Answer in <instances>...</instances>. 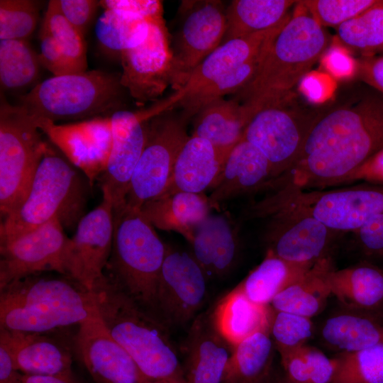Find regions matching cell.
<instances>
[{"label":"cell","instance_id":"cell-3","mask_svg":"<svg viewBox=\"0 0 383 383\" xmlns=\"http://www.w3.org/2000/svg\"><path fill=\"white\" fill-rule=\"evenodd\" d=\"M92 292L111 335L148 379L187 383L167 326L157 316L106 275Z\"/></svg>","mask_w":383,"mask_h":383},{"label":"cell","instance_id":"cell-41","mask_svg":"<svg viewBox=\"0 0 383 383\" xmlns=\"http://www.w3.org/2000/svg\"><path fill=\"white\" fill-rule=\"evenodd\" d=\"M39 2L33 0L0 1V40H27L40 16Z\"/></svg>","mask_w":383,"mask_h":383},{"label":"cell","instance_id":"cell-11","mask_svg":"<svg viewBox=\"0 0 383 383\" xmlns=\"http://www.w3.org/2000/svg\"><path fill=\"white\" fill-rule=\"evenodd\" d=\"M162 100L138 111L119 110L111 116L112 148L98 182L113 210L125 205L135 167L143 150L151 118L165 111Z\"/></svg>","mask_w":383,"mask_h":383},{"label":"cell","instance_id":"cell-8","mask_svg":"<svg viewBox=\"0 0 383 383\" xmlns=\"http://www.w3.org/2000/svg\"><path fill=\"white\" fill-rule=\"evenodd\" d=\"M113 212V245L108 262L111 278L156 316L157 289L167 247L140 210L123 205Z\"/></svg>","mask_w":383,"mask_h":383},{"label":"cell","instance_id":"cell-25","mask_svg":"<svg viewBox=\"0 0 383 383\" xmlns=\"http://www.w3.org/2000/svg\"><path fill=\"white\" fill-rule=\"evenodd\" d=\"M0 346L23 374L73 376L69 353L42 333L0 327Z\"/></svg>","mask_w":383,"mask_h":383},{"label":"cell","instance_id":"cell-45","mask_svg":"<svg viewBox=\"0 0 383 383\" xmlns=\"http://www.w3.org/2000/svg\"><path fill=\"white\" fill-rule=\"evenodd\" d=\"M352 234L355 245L364 256L383 259V213Z\"/></svg>","mask_w":383,"mask_h":383},{"label":"cell","instance_id":"cell-22","mask_svg":"<svg viewBox=\"0 0 383 383\" xmlns=\"http://www.w3.org/2000/svg\"><path fill=\"white\" fill-rule=\"evenodd\" d=\"M233 347L219 334L210 313L197 316L182 345L187 383H221Z\"/></svg>","mask_w":383,"mask_h":383},{"label":"cell","instance_id":"cell-20","mask_svg":"<svg viewBox=\"0 0 383 383\" xmlns=\"http://www.w3.org/2000/svg\"><path fill=\"white\" fill-rule=\"evenodd\" d=\"M75 348L81 361L96 383H141L150 380L111 335L97 305L79 325Z\"/></svg>","mask_w":383,"mask_h":383},{"label":"cell","instance_id":"cell-43","mask_svg":"<svg viewBox=\"0 0 383 383\" xmlns=\"http://www.w3.org/2000/svg\"><path fill=\"white\" fill-rule=\"evenodd\" d=\"M378 0L303 1L312 17L322 26L338 27L375 4Z\"/></svg>","mask_w":383,"mask_h":383},{"label":"cell","instance_id":"cell-47","mask_svg":"<svg viewBox=\"0 0 383 383\" xmlns=\"http://www.w3.org/2000/svg\"><path fill=\"white\" fill-rule=\"evenodd\" d=\"M40 52L38 54L41 66L53 76L72 74L65 57L49 31L41 26L39 31Z\"/></svg>","mask_w":383,"mask_h":383},{"label":"cell","instance_id":"cell-32","mask_svg":"<svg viewBox=\"0 0 383 383\" xmlns=\"http://www.w3.org/2000/svg\"><path fill=\"white\" fill-rule=\"evenodd\" d=\"M321 337L333 349L356 352L383 343V324L377 316L352 310L328 318L322 327Z\"/></svg>","mask_w":383,"mask_h":383},{"label":"cell","instance_id":"cell-44","mask_svg":"<svg viewBox=\"0 0 383 383\" xmlns=\"http://www.w3.org/2000/svg\"><path fill=\"white\" fill-rule=\"evenodd\" d=\"M100 6L131 14L149 23L165 24L162 3L158 0H102Z\"/></svg>","mask_w":383,"mask_h":383},{"label":"cell","instance_id":"cell-37","mask_svg":"<svg viewBox=\"0 0 383 383\" xmlns=\"http://www.w3.org/2000/svg\"><path fill=\"white\" fill-rule=\"evenodd\" d=\"M149 23L131 14L104 9L95 24V34L106 51L120 54L141 44L147 38Z\"/></svg>","mask_w":383,"mask_h":383},{"label":"cell","instance_id":"cell-53","mask_svg":"<svg viewBox=\"0 0 383 383\" xmlns=\"http://www.w3.org/2000/svg\"><path fill=\"white\" fill-rule=\"evenodd\" d=\"M141 383H167V382H161V381H156V380H147Z\"/></svg>","mask_w":383,"mask_h":383},{"label":"cell","instance_id":"cell-39","mask_svg":"<svg viewBox=\"0 0 383 383\" xmlns=\"http://www.w3.org/2000/svg\"><path fill=\"white\" fill-rule=\"evenodd\" d=\"M331 383H383V343L335 357Z\"/></svg>","mask_w":383,"mask_h":383},{"label":"cell","instance_id":"cell-35","mask_svg":"<svg viewBox=\"0 0 383 383\" xmlns=\"http://www.w3.org/2000/svg\"><path fill=\"white\" fill-rule=\"evenodd\" d=\"M311 267L292 263L267 252L263 260L237 287L252 301L270 305Z\"/></svg>","mask_w":383,"mask_h":383},{"label":"cell","instance_id":"cell-9","mask_svg":"<svg viewBox=\"0 0 383 383\" xmlns=\"http://www.w3.org/2000/svg\"><path fill=\"white\" fill-rule=\"evenodd\" d=\"M35 121L1 93L0 212L1 220L25 200L50 145Z\"/></svg>","mask_w":383,"mask_h":383},{"label":"cell","instance_id":"cell-15","mask_svg":"<svg viewBox=\"0 0 383 383\" xmlns=\"http://www.w3.org/2000/svg\"><path fill=\"white\" fill-rule=\"evenodd\" d=\"M114 232L112 202L104 198L94 209L78 223L69 238L64 256V274L87 291L92 292L104 277L109 261Z\"/></svg>","mask_w":383,"mask_h":383},{"label":"cell","instance_id":"cell-33","mask_svg":"<svg viewBox=\"0 0 383 383\" xmlns=\"http://www.w3.org/2000/svg\"><path fill=\"white\" fill-rule=\"evenodd\" d=\"M298 1L233 0L226 9V30L223 43L272 28L290 13Z\"/></svg>","mask_w":383,"mask_h":383},{"label":"cell","instance_id":"cell-27","mask_svg":"<svg viewBox=\"0 0 383 383\" xmlns=\"http://www.w3.org/2000/svg\"><path fill=\"white\" fill-rule=\"evenodd\" d=\"M331 292L350 310L379 316L383 311V270L369 262L341 270L328 276Z\"/></svg>","mask_w":383,"mask_h":383},{"label":"cell","instance_id":"cell-49","mask_svg":"<svg viewBox=\"0 0 383 383\" xmlns=\"http://www.w3.org/2000/svg\"><path fill=\"white\" fill-rule=\"evenodd\" d=\"M358 180L383 185V149L356 169L343 183Z\"/></svg>","mask_w":383,"mask_h":383},{"label":"cell","instance_id":"cell-40","mask_svg":"<svg viewBox=\"0 0 383 383\" xmlns=\"http://www.w3.org/2000/svg\"><path fill=\"white\" fill-rule=\"evenodd\" d=\"M41 26L46 28L54 38L72 74L87 70V48L84 35L65 19L52 0L48 2Z\"/></svg>","mask_w":383,"mask_h":383},{"label":"cell","instance_id":"cell-28","mask_svg":"<svg viewBox=\"0 0 383 383\" xmlns=\"http://www.w3.org/2000/svg\"><path fill=\"white\" fill-rule=\"evenodd\" d=\"M211 209L204 193L176 192L150 200L139 210L154 228L176 232L189 242Z\"/></svg>","mask_w":383,"mask_h":383},{"label":"cell","instance_id":"cell-19","mask_svg":"<svg viewBox=\"0 0 383 383\" xmlns=\"http://www.w3.org/2000/svg\"><path fill=\"white\" fill-rule=\"evenodd\" d=\"M40 131L93 186L106 169L112 148L111 116L67 123L34 120Z\"/></svg>","mask_w":383,"mask_h":383},{"label":"cell","instance_id":"cell-50","mask_svg":"<svg viewBox=\"0 0 383 383\" xmlns=\"http://www.w3.org/2000/svg\"><path fill=\"white\" fill-rule=\"evenodd\" d=\"M361 78L383 94V56H366L358 65Z\"/></svg>","mask_w":383,"mask_h":383},{"label":"cell","instance_id":"cell-36","mask_svg":"<svg viewBox=\"0 0 383 383\" xmlns=\"http://www.w3.org/2000/svg\"><path fill=\"white\" fill-rule=\"evenodd\" d=\"M38 54L27 40H0V84L2 91L33 88L40 76Z\"/></svg>","mask_w":383,"mask_h":383},{"label":"cell","instance_id":"cell-16","mask_svg":"<svg viewBox=\"0 0 383 383\" xmlns=\"http://www.w3.org/2000/svg\"><path fill=\"white\" fill-rule=\"evenodd\" d=\"M207 279L192 254L167 247L156 294L160 319L173 326L193 321L205 301Z\"/></svg>","mask_w":383,"mask_h":383},{"label":"cell","instance_id":"cell-10","mask_svg":"<svg viewBox=\"0 0 383 383\" xmlns=\"http://www.w3.org/2000/svg\"><path fill=\"white\" fill-rule=\"evenodd\" d=\"M186 122L170 111L150 120L145 144L126 198L127 207L139 210L165 191L177 157L189 137Z\"/></svg>","mask_w":383,"mask_h":383},{"label":"cell","instance_id":"cell-13","mask_svg":"<svg viewBox=\"0 0 383 383\" xmlns=\"http://www.w3.org/2000/svg\"><path fill=\"white\" fill-rule=\"evenodd\" d=\"M180 9L183 19L172 50L171 86L174 91L181 89L199 64L222 44L226 30V9L221 1H184Z\"/></svg>","mask_w":383,"mask_h":383},{"label":"cell","instance_id":"cell-30","mask_svg":"<svg viewBox=\"0 0 383 383\" xmlns=\"http://www.w3.org/2000/svg\"><path fill=\"white\" fill-rule=\"evenodd\" d=\"M334 269L331 257L315 263L271 302L272 309L311 318L325 306L331 294L328 276Z\"/></svg>","mask_w":383,"mask_h":383},{"label":"cell","instance_id":"cell-31","mask_svg":"<svg viewBox=\"0 0 383 383\" xmlns=\"http://www.w3.org/2000/svg\"><path fill=\"white\" fill-rule=\"evenodd\" d=\"M194 117L192 135L225 150H232L240 140L250 121L245 107L235 99L214 100Z\"/></svg>","mask_w":383,"mask_h":383},{"label":"cell","instance_id":"cell-29","mask_svg":"<svg viewBox=\"0 0 383 383\" xmlns=\"http://www.w3.org/2000/svg\"><path fill=\"white\" fill-rule=\"evenodd\" d=\"M272 313L270 305L252 301L236 287L210 315L217 331L233 348L258 332L270 331Z\"/></svg>","mask_w":383,"mask_h":383},{"label":"cell","instance_id":"cell-2","mask_svg":"<svg viewBox=\"0 0 383 383\" xmlns=\"http://www.w3.org/2000/svg\"><path fill=\"white\" fill-rule=\"evenodd\" d=\"M329 43L303 1L272 41L251 81L237 92L250 119L260 110L290 101L293 87L308 74Z\"/></svg>","mask_w":383,"mask_h":383},{"label":"cell","instance_id":"cell-17","mask_svg":"<svg viewBox=\"0 0 383 383\" xmlns=\"http://www.w3.org/2000/svg\"><path fill=\"white\" fill-rule=\"evenodd\" d=\"M121 82L140 105L155 102L171 84L173 55L165 24L149 23L145 40L120 54Z\"/></svg>","mask_w":383,"mask_h":383},{"label":"cell","instance_id":"cell-12","mask_svg":"<svg viewBox=\"0 0 383 383\" xmlns=\"http://www.w3.org/2000/svg\"><path fill=\"white\" fill-rule=\"evenodd\" d=\"M266 218H270L265 231L267 252L297 265L311 267L331 257L332 250L343 235L291 207L279 208Z\"/></svg>","mask_w":383,"mask_h":383},{"label":"cell","instance_id":"cell-5","mask_svg":"<svg viewBox=\"0 0 383 383\" xmlns=\"http://www.w3.org/2000/svg\"><path fill=\"white\" fill-rule=\"evenodd\" d=\"M76 168L50 146L40 162L25 200L1 220L0 243L29 232L55 217L65 229H76L85 215L87 185H90Z\"/></svg>","mask_w":383,"mask_h":383},{"label":"cell","instance_id":"cell-7","mask_svg":"<svg viewBox=\"0 0 383 383\" xmlns=\"http://www.w3.org/2000/svg\"><path fill=\"white\" fill-rule=\"evenodd\" d=\"M271 189V194L247 209L248 218H263L279 208L291 207L345 235L358 231L383 213L382 184L367 183L339 189L305 191L284 184Z\"/></svg>","mask_w":383,"mask_h":383},{"label":"cell","instance_id":"cell-4","mask_svg":"<svg viewBox=\"0 0 383 383\" xmlns=\"http://www.w3.org/2000/svg\"><path fill=\"white\" fill-rule=\"evenodd\" d=\"M96 306L93 292L73 279L30 275L0 288V327L43 333L79 325Z\"/></svg>","mask_w":383,"mask_h":383},{"label":"cell","instance_id":"cell-14","mask_svg":"<svg viewBox=\"0 0 383 383\" xmlns=\"http://www.w3.org/2000/svg\"><path fill=\"white\" fill-rule=\"evenodd\" d=\"M289 102L260 110L250 119L243 133L242 138L257 148L268 160L272 179L286 174L294 166L316 118L289 109Z\"/></svg>","mask_w":383,"mask_h":383},{"label":"cell","instance_id":"cell-52","mask_svg":"<svg viewBox=\"0 0 383 383\" xmlns=\"http://www.w3.org/2000/svg\"><path fill=\"white\" fill-rule=\"evenodd\" d=\"M21 383H82L73 376L23 374Z\"/></svg>","mask_w":383,"mask_h":383},{"label":"cell","instance_id":"cell-24","mask_svg":"<svg viewBox=\"0 0 383 383\" xmlns=\"http://www.w3.org/2000/svg\"><path fill=\"white\" fill-rule=\"evenodd\" d=\"M272 179L271 166L264 155L241 138L233 148L208 196L211 207L239 196L265 189Z\"/></svg>","mask_w":383,"mask_h":383},{"label":"cell","instance_id":"cell-21","mask_svg":"<svg viewBox=\"0 0 383 383\" xmlns=\"http://www.w3.org/2000/svg\"><path fill=\"white\" fill-rule=\"evenodd\" d=\"M290 14L277 26L222 43L193 71L184 85L166 100L170 110L181 98L189 96L241 65L265 55Z\"/></svg>","mask_w":383,"mask_h":383},{"label":"cell","instance_id":"cell-42","mask_svg":"<svg viewBox=\"0 0 383 383\" xmlns=\"http://www.w3.org/2000/svg\"><path fill=\"white\" fill-rule=\"evenodd\" d=\"M313 331L311 318L273 309L270 335L279 353L305 345Z\"/></svg>","mask_w":383,"mask_h":383},{"label":"cell","instance_id":"cell-34","mask_svg":"<svg viewBox=\"0 0 383 383\" xmlns=\"http://www.w3.org/2000/svg\"><path fill=\"white\" fill-rule=\"evenodd\" d=\"M270 331L258 332L233 348L221 383H265L273 360Z\"/></svg>","mask_w":383,"mask_h":383},{"label":"cell","instance_id":"cell-1","mask_svg":"<svg viewBox=\"0 0 383 383\" xmlns=\"http://www.w3.org/2000/svg\"><path fill=\"white\" fill-rule=\"evenodd\" d=\"M382 149L383 94H372L316 117L296 162L274 184L303 189L340 184Z\"/></svg>","mask_w":383,"mask_h":383},{"label":"cell","instance_id":"cell-38","mask_svg":"<svg viewBox=\"0 0 383 383\" xmlns=\"http://www.w3.org/2000/svg\"><path fill=\"white\" fill-rule=\"evenodd\" d=\"M339 39L360 50L366 56L383 52V1H379L357 16L337 27Z\"/></svg>","mask_w":383,"mask_h":383},{"label":"cell","instance_id":"cell-18","mask_svg":"<svg viewBox=\"0 0 383 383\" xmlns=\"http://www.w3.org/2000/svg\"><path fill=\"white\" fill-rule=\"evenodd\" d=\"M69 238L55 217L40 226L0 243V288L45 271L64 274Z\"/></svg>","mask_w":383,"mask_h":383},{"label":"cell","instance_id":"cell-23","mask_svg":"<svg viewBox=\"0 0 383 383\" xmlns=\"http://www.w3.org/2000/svg\"><path fill=\"white\" fill-rule=\"evenodd\" d=\"M231 150L192 135L180 150L167 187L160 196L176 192L201 194L211 189Z\"/></svg>","mask_w":383,"mask_h":383},{"label":"cell","instance_id":"cell-51","mask_svg":"<svg viewBox=\"0 0 383 383\" xmlns=\"http://www.w3.org/2000/svg\"><path fill=\"white\" fill-rule=\"evenodd\" d=\"M23 375L6 349L0 346V383H21Z\"/></svg>","mask_w":383,"mask_h":383},{"label":"cell","instance_id":"cell-26","mask_svg":"<svg viewBox=\"0 0 383 383\" xmlns=\"http://www.w3.org/2000/svg\"><path fill=\"white\" fill-rule=\"evenodd\" d=\"M192 255L209 277L224 276L234 266L239 237L234 223L224 214H209L195 228Z\"/></svg>","mask_w":383,"mask_h":383},{"label":"cell","instance_id":"cell-48","mask_svg":"<svg viewBox=\"0 0 383 383\" xmlns=\"http://www.w3.org/2000/svg\"><path fill=\"white\" fill-rule=\"evenodd\" d=\"M302 350L307 362L310 383H331L336 360L328 357L320 350L304 345Z\"/></svg>","mask_w":383,"mask_h":383},{"label":"cell","instance_id":"cell-54","mask_svg":"<svg viewBox=\"0 0 383 383\" xmlns=\"http://www.w3.org/2000/svg\"><path fill=\"white\" fill-rule=\"evenodd\" d=\"M274 383H293L290 381H289L287 379H284V380H281V381H278V382H275Z\"/></svg>","mask_w":383,"mask_h":383},{"label":"cell","instance_id":"cell-6","mask_svg":"<svg viewBox=\"0 0 383 383\" xmlns=\"http://www.w3.org/2000/svg\"><path fill=\"white\" fill-rule=\"evenodd\" d=\"M128 96L121 73L93 70L48 78L20 96L19 105L33 120L79 121L126 109Z\"/></svg>","mask_w":383,"mask_h":383},{"label":"cell","instance_id":"cell-46","mask_svg":"<svg viewBox=\"0 0 383 383\" xmlns=\"http://www.w3.org/2000/svg\"><path fill=\"white\" fill-rule=\"evenodd\" d=\"M56 9L82 34H84L100 1L52 0Z\"/></svg>","mask_w":383,"mask_h":383}]
</instances>
